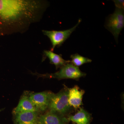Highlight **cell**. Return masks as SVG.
Wrapping results in <instances>:
<instances>
[{"label": "cell", "mask_w": 124, "mask_h": 124, "mask_svg": "<svg viewBox=\"0 0 124 124\" xmlns=\"http://www.w3.org/2000/svg\"><path fill=\"white\" fill-rule=\"evenodd\" d=\"M68 122L65 116L50 111L38 117V124H67Z\"/></svg>", "instance_id": "7"}, {"label": "cell", "mask_w": 124, "mask_h": 124, "mask_svg": "<svg viewBox=\"0 0 124 124\" xmlns=\"http://www.w3.org/2000/svg\"><path fill=\"white\" fill-rule=\"evenodd\" d=\"M104 26L112 33L117 43L119 35L124 27V9L116 7L114 13L107 18Z\"/></svg>", "instance_id": "4"}, {"label": "cell", "mask_w": 124, "mask_h": 124, "mask_svg": "<svg viewBox=\"0 0 124 124\" xmlns=\"http://www.w3.org/2000/svg\"><path fill=\"white\" fill-rule=\"evenodd\" d=\"M70 58L71 59V62L72 64L78 67L85 63H90L92 62L91 59L85 57L77 53L72 54Z\"/></svg>", "instance_id": "13"}, {"label": "cell", "mask_w": 124, "mask_h": 124, "mask_svg": "<svg viewBox=\"0 0 124 124\" xmlns=\"http://www.w3.org/2000/svg\"><path fill=\"white\" fill-rule=\"evenodd\" d=\"M31 73L33 75L37 76L38 77L55 78L58 80L63 79L77 80L86 75V73L81 71L78 67L75 66L70 63L60 68L59 71L55 73L42 74L36 72Z\"/></svg>", "instance_id": "2"}, {"label": "cell", "mask_w": 124, "mask_h": 124, "mask_svg": "<svg viewBox=\"0 0 124 124\" xmlns=\"http://www.w3.org/2000/svg\"><path fill=\"white\" fill-rule=\"evenodd\" d=\"M91 116L89 113L82 108H81L74 115L70 116L67 119L76 124H90Z\"/></svg>", "instance_id": "12"}, {"label": "cell", "mask_w": 124, "mask_h": 124, "mask_svg": "<svg viewBox=\"0 0 124 124\" xmlns=\"http://www.w3.org/2000/svg\"><path fill=\"white\" fill-rule=\"evenodd\" d=\"M82 19H79L77 23L73 27L67 30L62 31H46L42 30V32L45 35L48 37L52 44L50 51L53 52L56 46L59 47L67 39L69 38L71 33L76 29L80 23Z\"/></svg>", "instance_id": "5"}, {"label": "cell", "mask_w": 124, "mask_h": 124, "mask_svg": "<svg viewBox=\"0 0 124 124\" xmlns=\"http://www.w3.org/2000/svg\"><path fill=\"white\" fill-rule=\"evenodd\" d=\"M115 3L116 7V8L120 9H124V0H113Z\"/></svg>", "instance_id": "14"}, {"label": "cell", "mask_w": 124, "mask_h": 124, "mask_svg": "<svg viewBox=\"0 0 124 124\" xmlns=\"http://www.w3.org/2000/svg\"><path fill=\"white\" fill-rule=\"evenodd\" d=\"M48 109L50 111L64 116L71 109L68 103V89H64L57 93H52Z\"/></svg>", "instance_id": "3"}, {"label": "cell", "mask_w": 124, "mask_h": 124, "mask_svg": "<svg viewBox=\"0 0 124 124\" xmlns=\"http://www.w3.org/2000/svg\"><path fill=\"white\" fill-rule=\"evenodd\" d=\"M85 91L77 85L68 89V103L70 106L78 108L82 104V97Z\"/></svg>", "instance_id": "9"}, {"label": "cell", "mask_w": 124, "mask_h": 124, "mask_svg": "<svg viewBox=\"0 0 124 124\" xmlns=\"http://www.w3.org/2000/svg\"><path fill=\"white\" fill-rule=\"evenodd\" d=\"M27 112H35L38 111L28 97V95L25 94L22 96L18 104L13 110L14 115L18 113Z\"/></svg>", "instance_id": "10"}, {"label": "cell", "mask_w": 124, "mask_h": 124, "mask_svg": "<svg viewBox=\"0 0 124 124\" xmlns=\"http://www.w3.org/2000/svg\"><path fill=\"white\" fill-rule=\"evenodd\" d=\"M4 109L5 108H2V109H0V112H1L2 111L4 110Z\"/></svg>", "instance_id": "15"}, {"label": "cell", "mask_w": 124, "mask_h": 124, "mask_svg": "<svg viewBox=\"0 0 124 124\" xmlns=\"http://www.w3.org/2000/svg\"><path fill=\"white\" fill-rule=\"evenodd\" d=\"M49 5L43 0H0V37L26 32Z\"/></svg>", "instance_id": "1"}, {"label": "cell", "mask_w": 124, "mask_h": 124, "mask_svg": "<svg viewBox=\"0 0 124 124\" xmlns=\"http://www.w3.org/2000/svg\"><path fill=\"white\" fill-rule=\"evenodd\" d=\"M48 58L50 63L55 65L56 69L60 68L64 65L70 62V60H66L62 58L61 55L54 53L50 50H45L43 51V60Z\"/></svg>", "instance_id": "11"}, {"label": "cell", "mask_w": 124, "mask_h": 124, "mask_svg": "<svg viewBox=\"0 0 124 124\" xmlns=\"http://www.w3.org/2000/svg\"><path fill=\"white\" fill-rule=\"evenodd\" d=\"M52 93L50 91H46L40 93H31L28 95L38 112H43L48 109Z\"/></svg>", "instance_id": "6"}, {"label": "cell", "mask_w": 124, "mask_h": 124, "mask_svg": "<svg viewBox=\"0 0 124 124\" xmlns=\"http://www.w3.org/2000/svg\"><path fill=\"white\" fill-rule=\"evenodd\" d=\"M14 115L15 124H38V112H20Z\"/></svg>", "instance_id": "8"}]
</instances>
